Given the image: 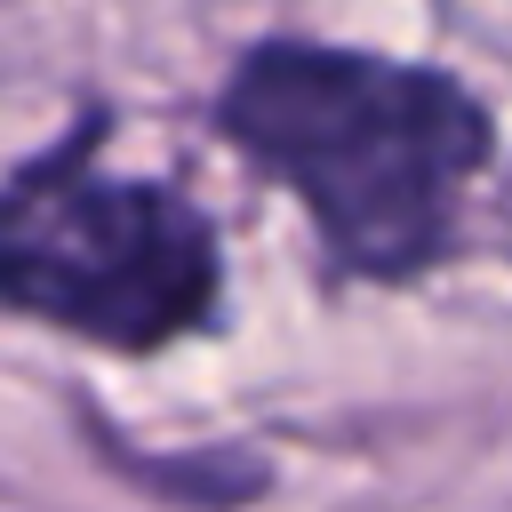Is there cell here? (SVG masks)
<instances>
[{
    "mask_svg": "<svg viewBox=\"0 0 512 512\" xmlns=\"http://www.w3.org/2000/svg\"><path fill=\"white\" fill-rule=\"evenodd\" d=\"M224 136L280 176L336 264L400 280L448 256L472 176L488 168V112L424 64L264 40L216 104Z\"/></svg>",
    "mask_w": 512,
    "mask_h": 512,
    "instance_id": "obj_1",
    "label": "cell"
},
{
    "mask_svg": "<svg viewBox=\"0 0 512 512\" xmlns=\"http://www.w3.org/2000/svg\"><path fill=\"white\" fill-rule=\"evenodd\" d=\"M0 280L16 312H40L120 352H152L208 320L216 240L200 208L168 184L112 176L88 144H56L8 184Z\"/></svg>",
    "mask_w": 512,
    "mask_h": 512,
    "instance_id": "obj_2",
    "label": "cell"
}]
</instances>
